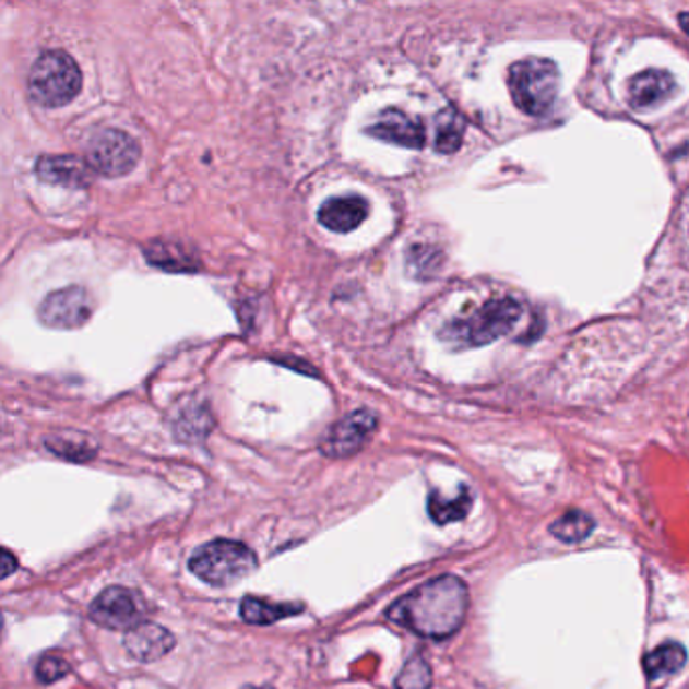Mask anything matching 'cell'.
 Returning <instances> with one entry per match:
<instances>
[{
    "instance_id": "1",
    "label": "cell",
    "mask_w": 689,
    "mask_h": 689,
    "mask_svg": "<svg viewBox=\"0 0 689 689\" xmlns=\"http://www.w3.org/2000/svg\"><path fill=\"white\" fill-rule=\"evenodd\" d=\"M470 591L460 577L443 574L401 596L387 610L389 619L427 639H447L463 627Z\"/></svg>"
},
{
    "instance_id": "2",
    "label": "cell",
    "mask_w": 689,
    "mask_h": 689,
    "mask_svg": "<svg viewBox=\"0 0 689 689\" xmlns=\"http://www.w3.org/2000/svg\"><path fill=\"white\" fill-rule=\"evenodd\" d=\"M520 318H522V306L515 299H489L486 306H482L472 316L446 325V330L441 332V338L458 348L486 346L510 334V330L518 324Z\"/></svg>"
},
{
    "instance_id": "3",
    "label": "cell",
    "mask_w": 689,
    "mask_h": 689,
    "mask_svg": "<svg viewBox=\"0 0 689 689\" xmlns=\"http://www.w3.org/2000/svg\"><path fill=\"white\" fill-rule=\"evenodd\" d=\"M82 92V71L66 51H45L28 73V94L43 108H61Z\"/></svg>"
},
{
    "instance_id": "4",
    "label": "cell",
    "mask_w": 689,
    "mask_h": 689,
    "mask_svg": "<svg viewBox=\"0 0 689 689\" xmlns=\"http://www.w3.org/2000/svg\"><path fill=\"white\" fill-rule=\"evenodd\" d=\"M189 568L211 586H230L258 570V556L243 542L213 540L192 553Z\"/></svg>"
},
{
    "instance_id": "5",
    "label": "cell",
    "mask_w": 689,
    "mask_h": 689,
    "mask_svg": "<svg viewBox=\"0 0 689 689\" xmlns=\"http://www.w3.org/2000/svg\"><path fill=\"white\" fill-rule=\"evenodd\" d=\"M558 80L560 73L550 59L527 57L515 61L508 73V87L515 108L534 118L546 116L555 106Z\"/></svg>"
},
{
    "instance_id": "6",
    "label": "cell",
    "mask_w": 689,
    "mask_h": 689,
    "mask_svg": "<svg viewBox=\"0 0 689 689\" xmlns=\"http://www.w3.org/2000/svg\"><path fill=\"white\" fill-rule=\"evenodd\" d=\"M140 144L122 130H104L95 134L87 146L85 161L97 175L120 178L130 175L140 163Z\"/></svg>"
},
{
    "instance_id": "7",
    "label": "cell",
    "mask_w": 689,
    "mask_h": 689,
    "mask_svg": "<svg viewBox=\"0 0 689 689\" xmlns=\"http://www.w3.org/2000/svg\"><path fill=\"white\" fill-rule=\"evenodd\" d=\"M146 603L144 598L123 586H109L95 598L90 607V617L99 627L114 631H130L144 622Z\"/></svg>"
},
{
    "instance_id": "8",
    "label": "cell",
    "mask_w": 689,
    "mask_h": 689,
    "mask_svg": "<svg viewBox=\"0 0 689 689\" xmlns=\"http://www.w3.org/2000/svg\"><path fill=\"white\" fill-rule=\"evenodd\" d=\"M94 313V299L87 289L80 285H69L57 289L43 299L39 306V320L54 330H75L82 328Z\"/></svg>"
},
{
    "instance_id": "9",
    "label": "cell",
    "mask_w": 689,
    "mask_h": 689,
    "mask_svg": "<svg viewBox=\"0 0 689 689\" xmlns=\"http://www.w3.org/2000/svg\"><path fill=\"white\" fill-rule=\"evenodd\" d=\"M377 415L370 411H354L338 420L322 441V453L332 460H344L358 453L377 429Z\"/></svg>"
},
{
    "instance_id": "10",
    "label": "cell",
    "mask_w": 689,
    "mask_h": 689,
    "mask_svg": "<svg viewBox=\"0 0 689 689\" xmlns=\"http://www.w3.org/2000/svg\"><path fill=\"white\" fill-rule=\"evenodd\" d=\"M368 134L413 150L423 149L425 138H427L423 122L417 118L406 116L401 109H384L379 120L368 128Z\"/></svg>"
},
{
    "instance_id": "11",
    "label": "cell",
    "mask_w": 689,
    "mask_h": 689,
    "mask_svg": "<svg viewBox=\"0 0 689 689\" xmlns=\"http://www.w3.org/2000/svg\"><path fill=\"white\" fill-rule=\"evenodd\" d=\"M175 635L156 622L144 621L135 625L134 629L126 631L123 648L142 663H152L163 660L166 653L175 649Z\"/></svg>"
},
{
    "instance_id": "12",
    "label": "cell",
    "mask_w": 689,
    "mask_h": 689,
    "mask_svg": "<svg viewBox=\"0 0 689 689\" xmlns=\"http://www.w3.org/2000/svg\"><path fill=\"white\" fill-rule=\"evenodd\" d=\"M35 173L43 182L68 187V189H83L92 180V168L87 161L80 156H41L35 166Z\"/></svg>"
},
{
    "instance_id": "13",
    "label": "cell",
    "mask_w": 689,
    "mask_h": 689,
    "mask_svg": "<svg viewBox=\"0 0 689 689\" xmlns=\"http://www.w3.org/2000/svg\"><path fill=\"white\" fill-rule=\"evenodd\" d=\"M676 92V80L669 71L645 69L629 83V99L635 109L662 106Z\"/></svg>"
},
{
    "instance_id": "14",
    "label": "cell",
    "mask_w": 689,
    "mask_h": 689,
    "mask_svg": "<svg viewBox=\"0 0 689 689\" xmlns=\"http://www.w3.org/2000/svg\"><path fill=\"white\" fill-rule=\"evenodd\" d=\"M366 216L368 203L358 194L330 199L318 211V221L332 233H351L365 223Z\"/></svg>"
},
{
    "instance_id": "15",
    "label": "cell",
    "mask_w": 689,
    "mask_h": 689,
    "mask_svg": "<svg viewBox=\"0 0 689 689\" xmlns=\"http://www.w3.org/2000/svg\"><path fill=\"white\" fill-rule=\"evenodd\" d=\"M144 256L154 268L166 271L199 270V261L194 253L182 243L175 241H154L144 249Z\"/></svg>"
},
{
    "instance_id": "16",
    "label": "cell",
    "mask_w": 689,
    "mask_h": 689,
    "mask_svg": "<svg viewBox=\"0 0 689 689\" xmlns=\"http://www.w3.org/2000/svg\"><path fill=\"white\" fill-rule=\"evenodd\" d=\"M472 506H474V496L467 487H461L460 494L455 498H443L439 491H432L429 496V503H427L432 522L439 526L460 522L470 514Z\"/></svg>"
},
{
    "instance_id": "17",
    "label": "cell",
    "mask_w": 689,
    "mask_h": 689,
    "mask_svg": "<svg viewBox=\"0 0 689 689\" xmlns=\"http://www.w3.org/2000/svg\"><path fill=\"white\" fill-rule=\"evenodd\" d=\"M688 662V651L681 643H663L657 649L649 651L643 660V669L649 679H662V677L677 674Z\"/></svg>"
},
{
    "instance_id": "18",
    "label": "cell",
    "mask_w": 689,
    "mask_h": 689,
    "mask_svg": "<svg viewBox=\"0 0 689 689\" xmlns=\"http://www.w3.org/2000/svg\"><path fill=\"white\" fill-rule=\"evenodd\" d=\"M301 610H304L301 605L270 603V601L256 598V596H247L241 603V617L249 625H273V622L282 621L285 617L299 615Z\"/></svg>"
},
{
    "instance_id": "19",
    "label": "cell",
    "mask_w": 689,
    "mask_h": 689,
    "mask_svg": "<svg viewBox=\"0 0 689 689\" xmlns=\"http://www.w3.org/2000/svg\"><path fill=\"white\" fill-rule=\"evenodd\" d=\"M45 447L55 453L57 458L73 461V463H85L94 460L97 447L83 435L66 432V435H54L45 439Z\"/></svg>"
},
{
    "instance_id": "20",
    "label": "cell",
    "mask_w": 689,
    "mask_h": 689,
    "mask_svg": "<svg viewBox=\"0 0 689 689\" xmlns=\"http://www.w3.org/2000/svg\"><path fill=\"white\" fill-rule=\"evenodd\" d=\"M595 530V520L581 510H570L550 524V534L565 544L586 540Z\"/></svg>"
},
{
    "instance_id": "21",
    "label": "cell",
    "mask_w": 689,
    "mask_h": 689,
    "mask_svg": "<svg viewBox=\"0 0 689 689\" xmlns=\"http://www.w3.org/2000/svg\"><path fill=\"white\" fill-rule=\"evenodd\" d=\"M463 120L455 109H443L437 118V134H435V150L441 154L458 152L463 142Z\"/></svg>"
},
{
    "instance_id": "22",
    "label": "cell",
    "mask_w": 689,
    "mask_h": 689,
    "mask_svg": "<svg viewBox=\"0 0 689 689\" xmlns=\"http://www.w3.org/2000/svg\"><path fill=\"white\" fill-rule=\"evenodd\" d=\"M432 684V674L429 663L425 662L420 655L411 657L405 663L403 672L394 681V689H429Z\"/></svg>"
},
{
    "instance_id": "23",
    "label": "cell",
    "mask_w": 689,
    "mask_h": 689,
    "mask_svg": "<svg viewBox=\"0 0 689 689\" xmlns=\"http://www.w3.org/2000/svg\"><path fill=\"white\" fill-rule=\"evenodd\" d=\"M69 674V663L59 655H43L35 667V676L41 684H54Z\"/></svg>"
},
{
    "instance_id": "24",
    "label": "cell",
    "mask_w": 689,
    "mask_h": 689,
    "mask_svg": "<svg viewBox=\"0 0 689 689\" xmlns=\"http://www.w3.org/2000/svg\"><path fill=\"white\" fill-rule=\"evenodd\" d=\"M16 567H19V565H16V558H14L9 550H2V568H0L2 579H9L14 570H16Z\"/></svg>"
},
{
    "instance_id": "25",
    "label": "cell",
    "mask_w": 689,
    "mask_h": 689,
    "mask_svg": "<svg viewBox=\"0 0 689 689\" xmlns=\"http://www.w3.org/2000/svg\"><path fill=\"white\" fill-rule=\"evenodd\" d=\"M245 689H273V688H271V686H261V688H258V686H249V688H245Z\"/></svg>"
}]
</instances>
